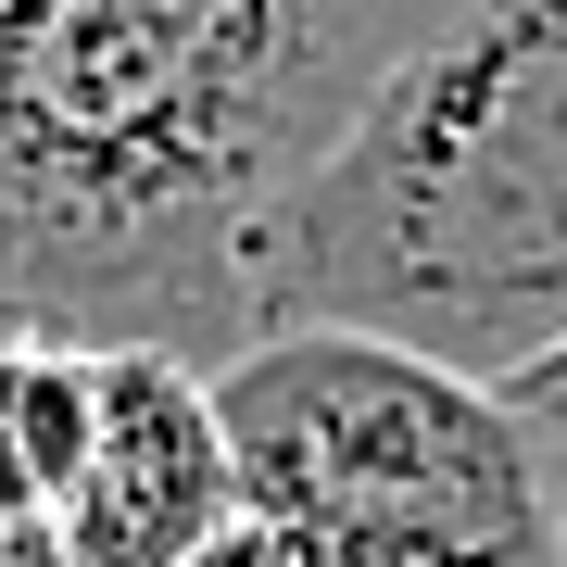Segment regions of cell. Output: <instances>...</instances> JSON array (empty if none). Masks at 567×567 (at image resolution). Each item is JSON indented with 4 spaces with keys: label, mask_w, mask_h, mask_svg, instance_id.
<instances>
[{
    "label": "cell",
    "mask_w": 567,
    "mask_h": 567,
    "mask_svg": "<svg viewBox=\"0 0 567 567\" xmlns=\"http://www.w3.org/2000/svg\"><path fill=\"white\" fill-rule=\"evenodd\" d=\"M89 454V353L0 341V517H51Z\"/></svg>",
    "instance_id": "5"
},
{
    "label": "cell",
    "mask_w": 567,
    "mask_h": 567,
    "mask_svg": "<svg viewBox=\"0 0 567 567\" xmlns=\"http://www.w3.org/2000/svg\"><path fill=\"white\" fill-rule=\"evenodd\" d=\"M0 13H13V0H0Z\"/></svg>",
    "instance_id": "9"
},
{
    "label": "cell",
    "mask_w": 567,
    "mask_h": 567,
    "mask_svg": "<svg viewBox=\"0 0 567 567\" xmlns=\"http://www.w3.org/2000/svg\"><path fill=\"white\" fill-rule=\"evenodd\" d=\"M240 517L303 567H567L517 391L365 328H265L215 365Z\"/></svg>",
    "instance_id": "3"
},
{
    "label": "cell",
    "mask_w": 567,
    "mask_h": 567,
    "mask_svg": "<svg viewBox=\"0 0 567 567\" xmlns=\"http://www.w3.org/2000/svg\"><path fill=\"white\" fill-rule=\"evenodd\" d=\"M189 567H303V555H290L278 529H252V517H240V529H227V543H203Z\"/></svg>",
    "instance_id": "7"
},
{
    "label": "cell",
    "mask_w": 567,
    "mask_h": 567,
    "mask_svg": "<svg viewBox=\"0 0 567 567\" xmlns=\"http://www.w3.org/2000/svg\"><path fill=\"white\" fill-rule=\"evenodd\" d=\"M63 567H189L240 529V454L215 416V365L189 353H89V454L63 480Z\"/></svg>",
    "instance_id": "4"
},
{
    "label": "cell",
    "mask_w": 567,
    "mask_h": 567,
    "mask_svg": "<svg viewBox=\"0 0 567 567\" xmlns=\"http://www.w3.org/2000/svg\"><path fill=\"white\" fill-rule=\"evenodd\" d=\"M0 567H63V529L51 517H0Z\"/></svg>",
    "instance_id": "8"
},
{
    "label": "cell",
    "mask_w": 567,
    "mask_h": 567,
    "mask_svg": "<svg viewBox=\"0 0 567 567\" xmlns=\"http://www.w3.org/2000/svg\"><path fill=\"white\" fill-rule=\"evenodd\" d=\"M265 328H365L517 391L567 353V0H442L252 252Z\"/></svg>",
    "instance_id": "2"
},
{
    "label": "cell",
    "mask_w": 567,
    "mask_h": 567,
    "mask_svg": "<svg viewBox=\"0 0 567 567\" xmlns=\"http://www.w3.org/2000/svg\"><path fill=\"white\" fill-rule=\"evenodd\" d=\"M517 416H529V442H543V480H555V543H567V353L517 379Z\"/></svg>",
    "instance_id": "6"
},
{
    "label": "cell",
    "mask_w": 567,
    "mask_h": 567,
    "mask_svg": "<svg viewBox=\"0 0 567 567\" xmlns=\"http://www.w3.org/2000/svg\"><path fill=\"white\" fill-rule=\"evenodd\" d=\"M442 0H13L0 341L252 353V252Z\"/></svg>",
    "instance_id": "1"
}]
</instances>
